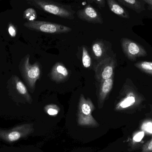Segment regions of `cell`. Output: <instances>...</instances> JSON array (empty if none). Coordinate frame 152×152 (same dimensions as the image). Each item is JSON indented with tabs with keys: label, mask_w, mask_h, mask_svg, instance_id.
I'll return each instance as SVG.
<instances>
[{
	"label": "cell",
	"mask_w": 152,
	"mask_h": 152,
	"mask_svg": "<svg viewBox=\"0 0 152 152\" xmlns=\"http://www.w3.org/2000/svg\"><path fill=\"white\" fill-rule=\"evenodd\" d=\"M82 61L83 66L86 68L90 67L91 65V58L87 50L85 47L82 48Z\"/></svg>",
	"instance_id": "cell-13"
},
{
	"label": "cell",
	"mask_w": 152,
	"mask_h": 152,
	"mask_svg": "<svg viewBox=\"0 0 152 152\" xmlns=\"http://www.w3.org/2000/svg\"><path fill=\"white\" fill-rule=\"evenodd\" d=\"M23 17L28 21H34L37 18V13L33 8H28L24 11Z\"/></svg>",
	"instance_id": "cell-14"
},
{
	"label": "cell",
	"mask_w": 152,
	"mask_h": 152,
	"mask_svg": "<svg viewBox=\"0 0 152 152\" xmlns=\"http://www.w3.org/2000/svg\"><path fill=\"white\" fill-rule=\"evenodd\" d=\"M142 1L145 2L148 4L149 8L152 11V0H142Z\"/></svg>",
	"instance_id": "cell-24"
},
{
	"label": "cell",
	"mask_w": 152,
	"mask_h": 152,
	"mask_svg": "<svg viewBox=\"0 0 152 152\" xmlns=\"http://www.w3.org/2000/svg\"><path fill=\"white\" fill-rule=\"evenodd\" d=\"M30 56L26 55L20 61L19 69L22 77L30 89L33 92L35 88L36 83L40 78L41 71L40 65L37 62L33 65L29 63Z\"/></svg>",
	"instance_id": "cell-2"
},
{
	"label": "cell",
	"mask_w": 152,
	"mask_h": 152,
	"mask_svg": "<svg viewBox=\"0 0 152 152\" xmlns=\"http://www.w3.org/2000/svg\"><path fill=\"white\" fill-rule=\"evenodd\" d=\"M28 4L39 10L62 18L73 20L75 11L70 6H66L50 0H26Z\"/></svg>",
	"instance_id": "cell-1"
},
{
	"label": "cell",
	"mask_w": 152,
	"mask_h": 152,
	"mask_svg": "<svg viewBox=\"0 0 152 152\" xmlns=\"http://www.w3.org/2000/svg\"><path fill=\"white\" fill-rule=\"evenodd\" d=\"M141 67L146 70H152V62H144L141 65Z\"/></svg>",
	"instance_id": "cell-20"
},
{
	"label": "cell",
	"mask_w": 152,
	"mask_h": 152,
	"mask_svg": "<svg viewBox=\"0 0 152 152\" xmlns=\"http://www.w3.org/2000/svg\"><path fill=\"white\" fill-rule=\"evenodd\" d=\"M110 10L113 13L123 18H129L128 12L120 5L115 0H106Z\"/></svg>",
	"instance_id": "cell-10"
},
{
	"label": "cell",
	"mask_w": 152,
	"mask_h": 152,
	"mask_svg": "<svg viewBox=\"0 0 152 152\" xmlns=\"http://www.w3.org/2000/svg\"><path fill=\"white\" fill-rule=\"evenodd\" d=\"M144 129L145 130L147 131L149 133H152V124L151 123H148L144 126Z\"/></svg>",
	"instance_id": "cell-22"
},
{
	"label": "cell",
	"mask_w": 152,
	"mask_h": 152,
	"mask_svg": "<svg viewBox=\"0 0 152 152\" xmlns=\"http://www.w3.org/2000/svg\"><path fill=\"white\" fill-rule=\"evenodd\" d=\"M148 149L151 151H152V141L148 145Z\"/></svg>",
	"instance_id": "cell-25"
},
{
	"label": "cell",
	"mask_w": 152,
	"mask_h": 152,
	"mask_svg": "<svg viewBox=\"0 0 152 152\" xmlns=\"http://www.w3.org/2000/svg\"><path fill=\"white\" fill-rule=\"evenodd\" d=\"M95 108L90 98H86L84 95H80L78 105V118L80 125H92L96 123L92 115Z\"/></svg>",
	"instance_id": "cell-4"
},
{
	"label": "cell",
	"mask_w": 152,
	"mask_h": 152,
	"mask_svg": "<svg viewBox=\"0 0 152 152\" xmlns=\"http://www.w3.org/2000/svg\"><path fill=\"white\" fill-rule=\"evenodd\" d=\"M126 7L132 9L137 13H140L144 10V7L140 0H118Z\"/></svg>",
	"instance_id": "cell-11"
},
{
	"label": "cell",
	"mask_w": 152,
	"mask_h": 152,
	"mask_svg": "<svg viewBox=\"0 0 152 152\" xmlns=\"http://www.w3.org/2000/svg\"><path fill=\"white\" fill-rule=\"evenodd\" d=\"M20 137V134L17 131L11 132L10 134H9V136H8V138L11 142L17 141V140H18Z\"/></svg>",
	"instance_id": "cell-18"
},
{
	"label": "cell",
	"mask_w": 152,
	"mask_h": 152,
	"mask_svg": "<svg viewBox=\"0 0 152 152\" xmlns=\"http://www.w3.org/2000/svg\"><path fill=\"white\" fill-rule=\"evenodd\" d=\"M69 72L61 63L58 62L53 67L50 74L51 79L57 82L66 81L69 77Z\"/></svg>",
	"instance_id": "cell-8"
},
{
	"label": "cell",
	"mask_w": 152,
	"mask_h": 152,
	"mask_svg": "<svg viewBox=\"0 0 152 152\" xmlns=\"http://www.w3.org/2000/svg\"><path fill=\"white\" fill-rule=\"evenodd\" d=\"M12 80L17 92L25 98L28 103L31 104L33 102L32 97L28 93L27 88L24 83L18 77L16 76H12Z\"/></svg>",
	"instance_id": "cell-9"
},
{
	"label": "cell",
	"mask_w": 152,
	"mask_h": 152,
	"mask_svg": "<svg viewBox=\"0 0 152 152\" xmlns=\"http://www.w3.org/2000/svg\"><path fill=\"white\" fill-rule=\"evenodd\" d=\"M95 1L100 7H104L105 6V0H95Z\"/></svg>",
	"instance_id": "cell-23"
},
{
	"label": "cell",
	"mask_w": 152,
	"mask_h": 152,
	"mask_svg": "<svg viewBox=\"0 0 152 152\" xmlns=\"http://www.w3.org/2000/svg\"><path fill=\"white\" fill-rule=\"evenodd\" d=\"M144 136V133L143 132H140L134 137V140L135 142H140Z\"/></svg>",
	"instance_id": "cell-21"
},
{
	"label": "cell",
	"mask_w": 152,
	"mask_h": 152,
	"mask_svg": "<svg viewBox=\"0 0 152 152\" xmlns=\"http://www.w3.org/2000/svg\"><path fill=\"white\" fill-rule=\"evenodd\" d=\"M79 18L88 23L102 24L103 20L100 13L91 5H87L77 12Z\"/></svg>",
	"instance_id": "cell-6"
},
{
	"label": "cell",
	"mask_w": 152,
	"mask_h": 152,
	"mask_svg": "<svg viewBox=\"0 0 152 152\" xmlns=\"http://www.w3.org/2000/svg\"><path fill=\"white\" fill-rule=\"evenodd\" d=\"M24 25L30 30L47 34H63L69 33L72 30L71 28L61 24L40 20L28 21Z\"/></svg>",
	"instance_id": "cell-3"
},
{
	"label": "cell",
	"mask_w": 152,
	"mask_h": 152,
	"mask_svg": "<svg viewBox=\"0 0 152 152\" xmlns=\"http://www.w3.org/2000/svg\"><path fill=\"white\" fill-rule=\"evenodd\" d=\"M100 82L97 94V103L99 109H102L107 96L112 88L113 79L111 77Z\"/></svg>",
	"instance_id": "cell-7"
},
{
	"label": "cell",
	"mask_w": 152,
	"mask_h": 152,
	"mask_svg": "<svg viewBox=\"0 0 152 152\" xmlns=\"http://www.w3.org/2000/svg\"><path fill=\"white\" fill-rule=\"evenodd\" d=\"M92 51L94 57L99 59L102 58L105 52L104 45L101 41H96L92 45Z\"/></svg>",
	"instance_id": "cell-12"
},
{
	"label": "cell",
	"mask_w": 152,
	"mask_h": 152,
	"mask_svg": "<svg viewBox=\"0 0 152 152\" xmlns=\"http://www.w3.org/2000/svg\"><path fill=\"white\" fill-rule=\"evenodd\" d=\"M8 32H9L10 35L12 37H15L17 34V30H16V28L11 23L9 24Z\"/></svg>",
	"instance_id": "cell-19"
},
{
	"label": "cell",
	"mask_w": 152,
	"mask_h": 152,
	"mask_svg": "<svg viewBox=\"0 0 152 152\" xmlns=\"http://www.w3.org/2000/svg\"><path fill=\"white\" fill-rule=\"evenodd\" d=\"M114 69V61L110 57L103 59L95 68V77L101 81L112 77Z\"/></svg>",
	"instance_id": "cell-5"
},
{
	"label": "cell",
	"mask_w": 152,
	"mask_h": 152,
	"mask_svg": "<svg viewBox=\"0 0 152 152\" xmlns=\"http://www.w3.org/2000/svg\"><path fill=\"white\" fill-rule=\"evenodd\" d=\"M44 110L50 116H56L60 111L59 107L55 104H48L45 107Z\"/></svg>",
	"instance_id": "cell-15"
},
{
	"label": "cell",
	"mask_w": 152,
	"mask_h": 152,
	"mask_svg": "<svg viewBox=\"0 0 152 152\" xmlns=\"http://www.w3.org/2000/svg\"><path fill=\"white\" fill-rule=\"evenodd\" d=\"M127 46L128 51L132 55H136L139 52V47L135 43L130 42Z\"/></svg>",
	"instance_id": "cell-16"
},
{
	"label": "cell",
	"mask_w": 152,
	"mask_h": 152,
	"mask_svg": "<svg viewBox=\"0 0 152 152\" xmlns=\"http://www.w3.org/2000/svg\"><path fill=\"white\" fill-rule=\"evenodd\" d=\"M135 98L133 96H129L124 99L120 104L119 106L122 108H126L132 105L135 102Z\"/></svg>",
	"instance_id": "cell-17"
}]
</instances>
